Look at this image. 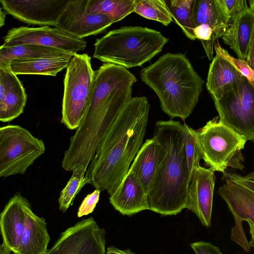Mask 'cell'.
Instances as JSON below:
<instances>
[{
  "label": "cell",
  "mask_w": 254,
  "mask_h": 254,
  "mask_svg": "<svg viewBox=\"0 0 254 254\" xmlns=\"http://www.w3.org/2000/svg\"><path fill=\"white\" fill-rule=\"evenodd\" d=\"M182 127L188 165L191 178L193 171L199 165L202 156L195 137V130L185 123L183 124Z\"/></svg>",
  "instance_id": "30"
},
{
  "label": "cell",
  "mask_w": 254,
  "mask_h": 254,
  "mask_svg": "<svg viewBox=\"0 0 254 254\" xmlns=\"http://www.w3.org/2000/svg\"><path fill=\"white\" fill-rule=\"evenodd\" d=\"M254 33V12L248 6L228 24L220 38L238 59L246 60Z\"/></svg>",
  "instance_id": "22"
},
{
  "label": "cell",
  "mask_w": 254,
  "mask_h": 254,
  "mask_svg": "<svg viewBox=\"0 0 254 254\" xmlns=\"http://www.w3.org/2000/svg\"><path fill=\"white\" fill-rule=\"evenodd\" d=\"M100 192V190L96 189L84 198L78 209V217L88 215L94 211L99 201Z\"/></svg>",
  "instance_id": "33"
},
{
  "label": "cell",
  "mask_w": 254,
  "mask_h": 254,
  "mask_svg": "<svg viewBox=\"0 0 254 254\" xmlns=\"http://www.w3.org/2000/svg\"><path fill=\"white\" fill-rule=\"evenodd\" d=\"M213 101L221 121L254 142V87L249 81L244 78L236 89Z\"/></svg>",
  "instance_id": "9"
},
{
  "label": "cell",
  "mask_w": 254,
  "mask_h": 254,
  "mask_svg": "<svg viewBox=\"0 0 254 254\" xmlns=\"http://www.w3.org/2000/svg\"><path fill=\"white\" fill-rule=\"evenodd\" d=\"M150 109L146 97H132L106 131L85 174L96 189L110 196L127 175L143 144Z\"/></svg>",
  "instance_id": "2"
},
{
  "label": "cell",
  "mask_w": 254,
  "mask_h": 254,
  "mask_svg": "<svg viewBox=\"0 0 254 254\" xmlns=\"http://www.w3.org/2000/svg\"><path fill=\"white\" fill-rule=\"evenodd\" d=\"M73 56L14 60L10 63L8 70L16 75L37 74L56 76L58 72L66 68L70 59Z\"/></svg>",
  "instance_id": "23"
},
{
  "label": "cell",
  "mask_w": 254,
  "mask_h": 254,
  "mask_svg": "<svg viewBox=\"0 0 254 254\" xmlns=\"http://www.w3.org/2000/svg\"><path fill=\"white\" fill-rule=\"evenodd\" d=\"M27 95L17 75L0 68V121H11L24 111Z\"/></svg>",
  "instance_id": "16"
},
{
  "label": "cell",
  "mask_w": 254,
  "mask_h": 254,
  "mask_svg": "<svg viewBox=\"0 0 254 254\" xmlns=\"http://www.w3.org/2000/svg\"><path fill=\"white\" fill-rule=\"evenodd\" d=\"M141 80L157 94L171 119L185 121L198 102L204 80L183 54L168 53L140 72Z\"/></svg>",
  "instance_id": "4"
},
{
  "label": "cell",
  "mask_w": 254,
  "mask_h": 254,
  "mask_svg": "<svg viewBox=\"0 0 254 254\" xmlns=\"http://www.w3.org/2000/svg\"><path fill=\"white\" fill-rule=\"evenodd\" d=\"M217 192L227 204L235 220L254 222V191L234 181L224 178Z\"/></svg>",
  "instance_id": "21"
},
{
  "label": "cell",
  "mask_w": 254,
  "mask_h": 254,
  "mask_svg": "<svg viewBox=\"0 0 254 254\" xmlns=\"http://www.w3.org/2000/svg\"><path fill=\"white\" fill-rule=\"evenodd\" d=\"M44 141L18 125L0 128V177L25 173L45 152Z\"/></svg>",
  "instance_id": "8"
},
{
  "label": "cell",
  "mask_w": 254,
  "mask_h": 254,
  "mask_svg": "<svg viewBox=\"0 0 254 254\" xmlns=\"http://www.w3.org/2000/svg\"><path fill=\"white\" fill-rule=\"evenodd\" d=\"M250 7L254 12V0H249V1Z\"/></svg>",
  "instance_id": "42"
},
{
  "label": "cell",
  "mask_w": 254,
  "mask_h": 254,
  "mask_svg": "<svg viewBox=\"0 0 254 254\" xmlns=\"http://www.w3.org/2000/svg\"><path fill=\"white\" fill-rule=\"evenodd\" d=\"M109 200L114 208L124 215L149 210L147 193L129 170Z\"/></svg>",
  "instance_id": "17"
},
{
  "label": "cell",
  "mask_w": 254,
  "mask_h": 254,
  "mask_svg": "<svg viewBox=\"0 0 254 254\" xmlns=\"http://www.w3.org/2000/svg\"><path fill=\"white\" fill-rule=\"evenodd\" d=\"M105 244L104 229L90 217L62 233L46 254H105Z\"/></svg>",
  "instance_id": "11"
},
{
  "label": "cell",
  "mask_w": 254,
  "mask_h": 254,
  "mask_svg": "<svg viewBox=\"0 0 254 254\" xmlns=\"http://www.w3.org/2000/svg\"><path fill=\"white\" fill-rule=\"evenodd\" d=\"M27 199L16 192L1 212L0 226L2 243L13 253L19 246L25 227L24 205Z\"/></svg>",
  "instance_id": "15"
},
{
  "label": "cell",
  "mask_w": 254,
  "mask_h": 254,
  "mask_svg": "<svg viewBox=\"0 0 254 254\" xmlns=\"http://www.w3.org/2000/svg\"><path fill=\"white\" fill-rule=\"evenodd\" d=\"M60 49L43 46L24 44L10 47H0V68L8 69L10 63L14 60H25L43 58L74 55Z\"/></svg>",
  "instance_id": "25"
},
{
  "label": "cell",
  "mask_w": 254,
  "mask_h": 254,
  "mask_svg": "<svg viewBox=\"0 0 254 254\" xmlns=\"http://www.w3.org/2000/svg\"><path fill=\"white\" fill-rule=\"evenodd\" d=\"M11 252L3 243L1 244L0 248V254H10Z\"/></svg>",
  "instance_id": "39"
},
{
  "label": "cell",
  "mask_w": 254,
  "mask_h": 254,
  "mask_svg": "<svg viewBox=\"0 0 254 254\" xmlns=\"http://www.w3.org/2000/svg\"><path fill=\"white\" fill-rule=\"evenodd\" d=\"M214 172L200 165L193 171L188 190L186 208L197 216L203 225L211 226Z\"/></svg>",
  "instance_id": "14"
},
{
  "label": "cell",
  "mask_w": 254,
  "mask_h": 254,
  "mask_svg": "<svg viewBox=\"0 0 254 254\" xmlns=\"http://www.w3.org/2000/svg\"><path fill=\"white\" fill-rule=\"evenodd\" d=\"M136 81L127 68L112 64L105 63L94 71L88 105L64 152V168L71 171L82 165L87 169L105 133L131 99Z\"/></svg>",
  "instance_id": "1"
},
{
  "label": "cell",
  "mask_w": 254,
  "mask_h": 254,
  "mask_svg": "<svg viewBox=\"0 0 254 254\" xmlns=\"http://www.w3.org/2000/svg\"><path fill=\"white\" fill-rule=\"evenodd\" d=\"M223 174V178H226L234 181L254 191V181L249 180L246 179L244 176L235 173L225 172Z\"/></svg>",
  "instance_id": "35"
},
{
  "label": "cell",
  "mask_w": 254,
  "mask_h": 254,
  "mask_svg": "<svg viewBox=\"0 0 254 254\" xmlns=\"http://www.w3.org/2000/svg\"><path fill=\"white\" fill-rule=\"evenodd\" d=\"M246 61L254 69V33L250 43Z\"/></svg>",
  "instance_id": "36"
},
{
  "label": "cell",
  "mask_w": 254,
  "mask_h": 254,
  "mask_svg": "<svg viewBox=\"0 0 254 254\" xmlns=\"http://www.w3.org/2000/svg\"><path fill=\"white\" fill-rule=\"evenodd\" d=\"M87 0H68L55 27L83 39L102 32L115 22L113 18L104 14H87Z\"/></svg>",
  "instance_id": "12"
},
{
  "label": "cell",
  "mask_w": 254,
  "mask_h": 254,
  "mask_svg": "<svg viewBox=\"0 0 254 254\" xmlns=\"http://www.w3.org/2000/svg\"><path fill=\"white\" fill-rule=\"evenodd\" d=\"M244 177L249 180L254 182V171L249 173L246 176H244Z\"/></svg>",
  "instance_id": "40"
},
{
  "label": "cell",
  "mask_w": 254,
  "mask_h": 254,
  "mask_svg": "<svg viewBox=\"0 0 254 254\" xmlns=\"http://www.w3.org/2000/svg\"><path fill=\"white\" fill-rule=\"evenodd\" d=\"M68 0H0L6 13L29 24L56 26Z\"/></svg>",
  "instance_id": "13"
},
{
  "label": "cell",
  "mask_w": 254,
  "mask_h": 254,
  "mask_svg": "<svg viewBox=\"0 0 254 254\" xmlns=\"http://www.w3.org/2000/svg\"><path fill=\"white\" fill-rule=\"evenodd\" d=\"M168 41L153 29L121 27L96 39L93 58L126 68L140 66L159 54Z\"/></svg>",
  "instance_id": "5"
},
{
  "label": "cell",
  "mask_w": 254,
  "mask_h": 254,
  "mask_svg": "<svg viewBox=\"0 0 254 254\" xmlns=\"http://www.w3.org/2000/svg\"><path fill=\"white\" fill-rule=\"evenodd\" d=\"M5 12H3L1 10V9H0V27H1L3 24L4 22V13Z\"/></svg>",
  "instance_id": "41"
},
{
  "label": "cell",
  "mask_w": 254,
  "mask_h": 254,
  "mask_svg": "<svg viewBox=\"0 0 254 254\" xmlns=\"http://www.w3.org/2000/svg\"><path fill=\"white\" fill-rule=\"evenodd\" d=\"M183 124L159 121L154 134L166 151L147 192L149 210L164 215H176L186 208L190 181Z\"/></svg>",
  "instance_id": "3"
},
{
  "label": "cell",
  "mask_w": 254,
  "mask_h": 254,
  "mask_svg": "<svg viewBox=\"0 0 254 254\" xmlns=\"http://www.w3.org/2000/svg\"><path fill=\"white\" fill-rule=\"evenodd\" d=\"M175 22L190 40H196L192 23L194 0H164Z\"/></svg>",
  "instance_id": "27"
},
{
  "label": "cell",
  "mask_w": 254,
  "mask_h": 254,
  "mask_svg": "<svg viewBox=\"0 0 254 254\" xmlns=\"http://www.w3.org/2000/svg\"><path fill=\"white\" fill-rule=\"evenodd\" d=\"M134 12L165 26L173 20L164 0H135Z\"/></svg>",
  "instance_id": "29"
},
{
  "label": "cell",
  "mask_w": 254,
  "mask_h": 254,
  "mask_svg": "<svg viewBox=\"0 0 254 254\" xmlns=\"http://www.w3.org/2000/svg\"><path fill=\"white\" fill-rule=\"evenodd\" d=\"M202 159L213 172L224 173L228 167L242 170L241 151L247 140L225 125L218 116L195 130Z\"/></svg>",
  "instance_id": "6"
},
{
  "label": "cell",
  "mask_w": 254,
  "mask_h": 254,
  "mask_svg": "<svg viewBox=\"0 0 254 254\" xmlns=\"http://www.w3.org/2000/svg\"><path fill=\"white\" fill-rule=\"evenodd\" d=\"M4 47L32 44L55 48L76 54L84 50L86 41L61 29L48 26L39 27L21 26L9 30L3 37Z\"/></svg>",
  "instance_id": "10"
},
{
  "label": "cell",
  "mask_w": 254,
  "mask_h": 254,
  "mask_svg": "<svg viewBox=\"0 0 254 254\" xmlns=\"http://www.w3.org/2000/svg\"><path fill=\"white\" fill-rule=\"evenodd\" d=\"M94 76L91 58L86 54L74 55L66 67L64 79L61 122L70 130L76 129L85 114Z\"/></svg>",
  "instance_id": "7"
},
{
  "label": "cell",
  "mask_w": 254,
  "mask_h": 254,
  "mask_svg": "<svg viewBox=\"0 0 254 254\" xmlns=\"http://www.w3.org/2000/svg\"><path fill=\"white\" fill-rule=\"evenodd\" d=\"M166 154L164 147L153 136L142 145L129 170L132 171L147 192Z\"/></svg>",
  "instance_id": "18"
},
{
  "label": "cell",
  "mask_w": 254,
  "mask_h": 254,
  "mask_svg": "<svg viewBox=\"0 0 254 254\" xmlns=\"http://www.w3.org/2000/svg\"><path fill=\"white\" fill-rule=\"evenodd\" d=\"M191 19L193 28L201 24L210 27L215 41L221 37L229 24L217 0H194Z\"/></svg>",
  "instance_id": "24"
},
{
  "label": "cell",
  "mask_w": 254,
  "mask_h": 254,
  "mask_svg": "<svg viewBox=\"0 0 254 254\" xmlns=\"http://www.w3.org/2000/svg\"><path fill=\"white\" fill-rule=\"evenodd\" d=\"M190 246L195 254H223L217 247L209 242H196Z\"/></svg>",
  "instance_id": "34"
},
{
  "label": "cell",
  "mask_w": 254,
  "mask_h": 254,
  "mask_svg": "<svg viewBox=\"0 0 254 254\" xmlns=\"http://www.w3.org/2000/svg\"><path fill=\"white\" fill-rule=\"evenodd\" d=\"M87 169L83 165L76 166L65 187L62 190L59 198L60 209L65 212L72 204L76 195L86 184H90V180L85 176Z\"/></svg>",
  "instance_id": "28"
},
{
  "label": "cell",
  "mask_w": 254,
  "mask_h": 254,
  "mask_svg": "<svg viewBox=\"0 0 254 254\" xmlns=\"http://www.w3.org/2000/svg\"><path fill=\"white\" fill-rule=\"evenodd\" d=\"M214 48L216 55L230 62L254 87V69L249 65L246 60L231 56L227 50L221 47L218 40L214 42Z\"/></svg>",
  "instance_id": "31"
},
{
  "label": "cell",
  "mask_w": 254,
  "mask_h": 254,
  "mask_svg": "<svg viewBox=\"0 0 254 254\" xmlns=\"http://www.w3.org/2000/svg\"><path fill=\"white\" fill-rule=\"evenodd\" d=\"M25 227L17 251L14 254H46L50 240L45 219L33 213L27 200L24 205Z\"/></svg>",
  "instance_id": "20"
},
{
  "label": "cell",
  "mask_w": 254,
  "mask_h": 254,
  "mask_svg": "<svg viewBox=\"0 0 254 254\" xmlns=\"http://www.w3.org/2000/svg\"><path fill=\"white\" fill-rule=\"evenodd\" d=\"M107 254H135L129 250H120L115 247L111 246L107 248Z\"/></svg>",
  "instance_id": "37"
},
{
  "label": "cell",
  "mask_w": 254,
  "mask_h": 254,
  "mask_svg": "<svg viewBox=\"0 0 254 254\" xmlns=\"http://www.w3.org/2000/svg\"><path fill=\"white\" fill-rule=\"evenodd\" d=\"M135 0H88L86 12L101 14L113 18L115 22L134 12Z\"/></svg>",
  "instance_id": "26"
},
{
  "label": "cell",
  "mask_w": 254,
  "mask_h": 254,
  "mask_svg": "<svg viewBox=\"0 0 254 254\" xmlns=\"http://www.w3.org/2000/svg\"><path fill=\"white\" fill-rule=\"evenodd\" d=\"M245 77L227 60L216 55L209 65L206 83L213 100L236 89Z\"/></svg>",
  "instance_id": "19"
},
{
  "label": "cell",
  "mask_w": 254,
  "mask_h": 254,
  "mask_svg": "<svg viewBox=\"0 0 254 254\" xmlns=\"http://www.w3.org/2000/svg\"><path fill=\"white\" fill-rule=\"evenodd\" d=\"M250 228V233L251 236V240L249 242L251 247L254 248V222L251 220H247Z\"/></svg>",
  "instance_id": "38"
},
{
  "label": "cell",
  "mask_w": 254,
  "mask_h": 254,
  "mask_svg": "<svg viewBox=\"0 0 254 254\" xmlns=\"http://www.w3.org/2000/svg\"><path fill=\"white\" fill-rule=\"evenodd\" d=\"M217 2L229 23L248 6L245 0H217Z\"/></svg>",
  "instance_id": "32"
}]
</instances>
